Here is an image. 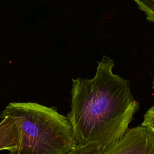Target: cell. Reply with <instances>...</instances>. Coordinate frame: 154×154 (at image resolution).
Returning <instances> with one entry per match:
<instances>
[{
	"label": "cell",
	"instance_id": "cell-1",
	"mask_svg": "<svg viewBox=\"0 0 154 154\" xmlns=\"http://www.w3.org/2000/svg\"><path fill=\"white\" fill-rule=\"evenodd\" d=\"M114 61L104 55L91 79H72L68 118L76 144L103 149L120 140L139 108L128 81L112 72Z\"/></svg>",
	"mask_w": 154,
	"mask_h": 154
},
{
	"label": "cell",
	"instance_id": "cell-2",
	"mask_svg": "<svg viewBox=\"0 0 154 154\" xmlns=\"http://www.w3.org/2000/svg\"><path fill=\"white\" fill-rule=\"evenodd\" d=\"M20 126L19 146L8 154H66L76 146L72 125L56 109L35 102H13L2 110Z\"/></svg>",
	"mask_w": 154,
	"mask_h": 154
},
{
	"label": "cell",
	"instance_id": "cell-3",
	"mask_svg": "<svg viewBox=\"0 0 154 154\" xmlns=\"http://www.w3.org/2000/svg\"><path fill=\"white\" fill-rule=\"evenodd\" d=\"M101 154H154V143L140 134L128 132Z\"/></svg>",
	"mask_w": 154,
	"mask_h": 154
},
{
	"label": "cell",
	"instance_id": "cell-4",
	"mask_svg": "<svg viewBox=\"0 0 154 154\" xmlns=\"http://www.w3.org/2000/svg\"><path fill=\"white\" fill-rule=\"evenodd\" d=\"M0 122V150L8 151L17 147L20 140V129L17 121L5 116Z\"/></svg>",
	"mask_w": 154,
	"mask_h": 154
},
{
	"label": "cell",
	"instance_id": "cell-5",
	"mask_svg": "<svg viewBox=\"0 0 154 154\" xmlns=\"http://www.w3.org/2000/svg\"><path fill=\"white\" fill-rule=\"evenodd\" d=\"M103 150V147L97 144L84 146L77 145L71 151L66 154H101Z\"/></svg>",
	"mask_w": 154,
	"mask_h": 154
},
{
	"label": "cell",
	"instance_id": "cell-6",
	"mask_svg": "<svg viewBox=\"0 0 154 154\" xmlns=\"http://www.w3.org/2000/svg\"><path fill=\"white\" fill-rule=\"evenodd\" d=\"M138 8L143 11L147 20L154 22V0H133Z\"/></svg>",
	"mask_w": 154,
	"mask_h": 154
},
{
	"label": "cell",
	"instance_id": "cell-7",
	"mask_svg": "<svg viewBox=\"0 0 154 154\" xmlns=\"http://www.w3.org/2000/svg\"><path fill=\"white\" fill-rule=\"evenodd\" d=\"M141 126L146 128L154 135V105L146 112Z\"/></svg>",
	"mask_w": 154,
	"mask_h": 154
},
{
	"label": "cell",
	"instance_id": "cell-8",
	"mask_svg": "<svg viewBox=\"0 0 154 154\" xmlns=\"http://www.w3.org/2000/svg\"><path fill=\"white\" fill-rule=\"evenodd\" d=\"M152 88L154 90V78H153V85H152Z\"/></svg>",
	"mask_w": 154,
	"mask_h": 154
}]
</instances>
